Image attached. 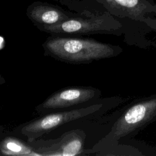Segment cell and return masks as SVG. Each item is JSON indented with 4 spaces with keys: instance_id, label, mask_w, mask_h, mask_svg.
<instances>
[{
    "instance_id": "5",
    "label": "cell",
    "mask_w": 156,
    "mask_h": 156,
    "mask_svg": "<svg viewBox=\"0 0 156 156\" xmlns=\"http://www.w3.org/2000/svg\"><path fill=\"white\" fill-rule=\"evenodd\" d=\"M101 94L98 88L93 87L74 86L59 90L37 105L35 110L40 114L64 111L65 109L98 99Z\"/></svg>"
},
{
    "instance_id": "10",
    "label": "cell",
    "mask_w": 156,
    "mask_h": 156,
    "mask_svg": "<svg viewBox=\"0 0 156 156\" xmlns=\"http://www.w3.org/2000/svg\"><path fill=\"white\" fill-rule=\"evenodd\" d=\"M5 83V80L4 79V77L1 75V72H0V85L4 84Z\"/></svg>"
},
{
    "instance_id": "8",
    "label": "cell",
    "mask_w": 156,
    "mask_h": 156,
    "mask_svg": "<svg viewBox=\"0 0 156 156\" xmlns=\"http://www.w3.org/2000/svg\"><path fill=\"white\" fill-rule=\"evenodd\" d=\"M27 15L37 27L55 24L72 17L56 7L48 5L33 7L28 10Z\"/></svg>"
},
{
    "instance_id": "6",
    "label": "cell",
    "mask_w": 156,
    "mask_h": 156,
    "mask_svg": "<svg viewBox=\"0 0 156 156\" xmlns=\"http://www.w3.org/2000/svg\"><path fill=\"white\" fill-rule=\"evenodd\" d=\"M85 138L83 130L74 129L55 139L27 142L40 156H75L87 155L88 149L83 148Z\"/></svg>"
},
{
    "instance_id": "2",
    "label": "cell",
    "mask_w": 156,
    "mask_h": 156,
    "mask_svg": "<svg viewBox=\"0 0 156 156\" xmlns=\"http://www.w3.org/2000/svg\"><path fill=\"white\" fill-rule=\"evenodd\" d=\"M156 121V94L135 100L130 104L115 121L110 131L91 149L87 155H98L113 148L119 141L132 138Z\"/></svg>"
},
{
    "instance_id": "4",
    "label": "cell",
    "mask_w": 156,
    "mask_h": 156,
    "mask_svg": "<svg viewBox=\"0 0 156 156\" xmlns=\"http://www.w3.org/2000/svg\"><path fill=\"white\" fill-rule=\"evenodd\" d=\"M102 107V104H94L85 107L42 115L18 126L13 132L24 136L27 141H32L64 124L93 114Z\"/></svg>"
},
{
    "instance_id": "1",
    "label": "cell",
    "mask_w": 156,
    "mask_h": 156,
    "mask_svg": "<svg viewBox=\"0 0 156 156\" xmlns=\"http://www.w3.org/2000/svg\"><path fill=\"white\" fill-rule=\"evenodd\" d=\"M44 55L68 64H88L119 55L122 49L93 38L52 35L42 44Z\"/></svg>"
},
{
    "instance_id": "7",
    "label": "cell",
    "mask_w": 156,
    "mask_h": 156,
    "mask_svg": "<svg viewBox=\"0 0 156 156\" xmlns=\"http://www.w3.org/2000/svg\"><path fill=\"white\" fill-rule=\"evenodd\" d=\"M112 15L156 25L154 4L151 0H99Z\"/></svg>"
},
{
    "instance_id": "9",
    "label": "cell",
    "mask_w": 156,
    "mask_h": 156,
    "mask_svg": "<svg viewBox=\"0 0 156 156\" xmlns=\"http://www.w3.org/2000/svg\"><path fill=\"white\" fill-rule=\"evenodd\" d=\"M0 155L40 156L27 141L11 136L5 138L0 143Z\"/></svg>"
},
{
    "instance_id": "11",
    "label": "cell",
    "mask_w": 156,
    "mask_h": 156,
    "mask_svg": "<svg viewBox=\"0 0 156 156\" xmlns=\"http://www.w3.org/2000/svg\"><path fill=\"white\" fill-rule=\"evenodd\" d=\"M154 8H155V16H156V4H154Z\"/></svg>"
},
{
    "instance_id": "3",
    "label": "cell",
    "mask_w": 156,
    "mask_h": 156,
    "mask_svg": "<svg viewBox=\"0 0 156 156\" xmlns=\"http://www.w3.org/2000/svg\"><path fill=\"white\" fill-rule=\"evenodd\" d=\"M122 24L110 15L104 14L89 18L71 17L55 24L38 27L54 35H83L122 33Z\"/></svg>"
}]
</instances>
